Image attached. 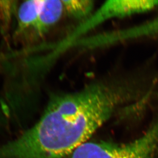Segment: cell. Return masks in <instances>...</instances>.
Returning a JSON list of instances; mask_svg holds the SVG:
<instances>
[{"label": "cell", "mask_w": 158, "mask_h": 158, "mask_svg": "<svg viewBox=\"0 0 158 158\" xmlns=\"http://www.w3.org/2000/svg\"><path fill=\"white\" fill-rule=\"evenodd\" d=\"M158 6V1L155 0H109L85 19L78 30L79 33L87 32L110 19L143 14Z\"/></svg>", "instance_id": "obj_3"}, {"label": "cell", "mask_w": 158, "mask_h": 158, "mask_svg": "<svg viewBox=\"0 0 158 158\" xmlns=\"http://www.w3.org/2000/svg\"><path fill=\"white\" fill-rule=\"evenodd\" d=\"M43 0H30L22 3L17 10L16 37L29 39L42 7Z\"/></svg>", "instance_id": "obj_5"}, {"label": "cell", "mask_w": 158, "mask_h": 158, "mask_svg": "<svg viewBox=\"0 0 158 158\" xmlns=\"http://www.w3.org/2000/svg\"><path fill=\"white\" fill-rule=\"evenodd\" d=\"M124 104L105 81L53 95L35 124L0 146V158H68Z\"/></svg>", "instance_id": "obj_1"}, {"label": "cell", "mask_w": 158, "mask_h": 158, "mask_svg": "<svg viewBox=\"0 0 158 158\" xmlns=\"http://www.w3.org/2000/svg\"><path fill=\"white\" fill-rule=\"evenodd\" d=\"M62 2L64 13L76 19H87L94 8V2L91 0H64Z\"/></svg>", "instance_id": "obj_6"}, {"label": "cell", "mask_w": 158, "mask_h": 158, "mask_svg": "<svg viewBox=\"0 0 158 158\" xmlns=\"http://www.w3.org/2000/svg\"><path fill=\"white\" fill-rule=\"evenodd\" d=\"M16 2L0 1V21L3 29L6 30L9 27L15 10L18 8Z\"/></svg>", "instance_id": "obj_7"}, {"label": "cell", "mask_w": 158, "mask_h": 158, "mask_svg": "<svg viewBox=\"0 0 158 158\" xmlns=\"http://www.w3.org/2000/svg\"><path fill=\"white\" fill-rule=\"evenodd\" d=\"M64 13L62 1L43 0L39 17L29 39L37 40L44 36L59 22Z\"/></svg>", "instance_id": "obj_4"}, {"label": "cell", "mask_w": 158, "mask_h": 158, "mask_svg": "<svg viewBox=\"0 0 158 158\" xmlns=\"http://www.w3.org/2000/svg\"><path fill=\"white\" fill-rule=\"evenodd\" d=\"M68 158H158V115L140 137L127 143L87 141Z\"/></svg>", "instance_id": "obj_2"}]
</instances>
